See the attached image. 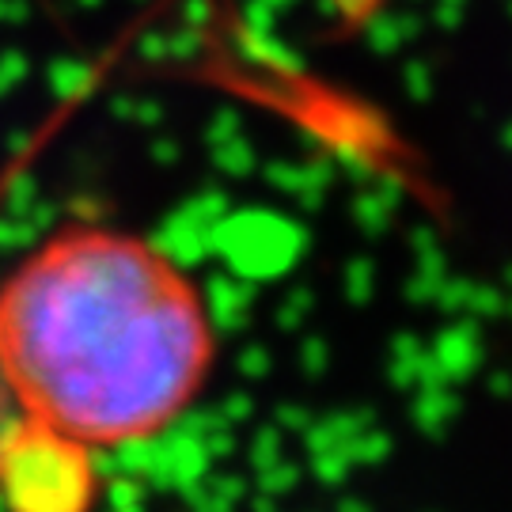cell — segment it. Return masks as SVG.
I'll use <instances>...</instances> for the list:
<instances>
[{
    "label": "cell",
    "instance_id": "obj_1",
    "mask_svg": "<svg viewBox=\"0 0 512 512\" xmlns=\"http://www.w3.org/2000/svg\"><path fill=\"white\" fill-rule=\"evenodd\" d=\"M213 353L198 285L133 232L57 228L0 281V380L19 421L80 448L164 433Z\"/></svg>",
    "mask_w": 512,
    "mask_h": 512
},
{
    "label": "cell",
    "instance_id": "obj_2",
    "mask_svg": "<svg viewBox=\"0 0 512 512\" xmlns=\"http://www.w3.org/2000/svg\"><path fill=\"white\" fill-rule=\"evenodd\" d=\"M92 448L19 421L0 452L12 512H84L92 501Z\"/></svg>",
    "mask_w": 512,
    "mask_h": 512
}]
</instances>
